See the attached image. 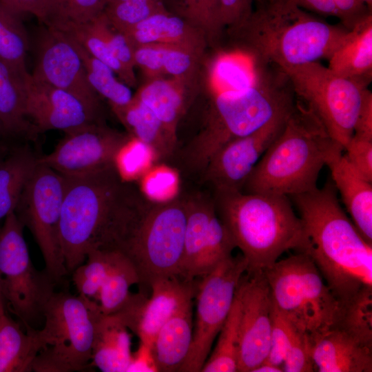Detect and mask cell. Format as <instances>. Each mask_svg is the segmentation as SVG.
Wrapping results in <instances>:
<instances>
[{
	"label": "cell",
	"mask_w": 372,
	"mask_h": 372,
	"mask_svg": "<svg viewBox=\"0 0 372 372\" xmlns=\"http://www.w3.org/2000/svg\"><path fill=\"white\" fill-rule=\"evenodd\" d=\"M60 220L65 265L72 273L94 249L117 250L145 208L147 196L116 165L66 177Z\"/></svg>",
	"instance_id": "cell-1"
},
{
	"label": "cell",
	"mask_w": 372,
	"mask_h": 372,
	"mask_svg": "<svg viewBox=\"0 0 372 372\" xmlns=\"http://www.w3.org/2000/svg\"><path fill=\"white\" fill-rule=\"evenodd\" d=\"M291 198L307 237L305 253L341 305L372 292V244L342 208L331 179Z\"/></svg>",
	"instance_id": "cell-2"
},
{
	"label": "cell",
	"mask_w": 372,
	"mask_h": 372,
	"mask_svg": "<svg viewBox=\"0 0 372 372\" xmlns=\"http://www.w3.org/2000/svg\"><path fill=\"white\" fill-rule=\"evenodd\" d=\"M212 198L219 218L247 262V271H265L288 251H307L304 226L289 197L232 190L214 191Z\"/></svg>",
	"instance_id": "cell-3"
},
{
	"label": "cell",
	"mask_w": 372,
	"mask_h": 372,
	"mask_svg": "<svg viewBox=\"0 0 372 372\" xmlns=\"http://www.w3.org/2000/svg\"><path fill=\"white\" fill-rule=\"evenodd\" d=\"M336 145L317 116L296 98L282 131L241 192L288 197L310 192L318 187L320 172Z\"/></svg>",
	"instance_id": "cell-4"
},
{
	"label": "cell",
	"mask_w": 372,
	"mask_h": 372,
	"mask_svg": "<svg viewBox=\"0 0 372 372\" xmlns=\"http://www.w3.org/2000/svg\"><path fill=\"white\" fill-rule=\"evenodd\" d=\"M259 1L235 32L242 46L282 70L328 59L349 31L285 0Z\"/></svg>",
	"instance_id": "cell-5"
},
{
	"label": "cell",
	"mask_w": 372,
	"mask_h": 372,
	"mask_svg": "<svg viewBox=\"0 0 372 372\" xmlns=\"http://www.w3.org/2000/svg\"><path fill=\"white\" fill-rule=\"evenodd\" d=\"M295 101L289 77L279 68L249 87L215 92L204 130L182 153L187 169L202 174L226 143L254 132L289 110Z\"/></svg>",
	"instance_id": "cell-6"
},
{
	"label": "cell",
	"mask_w": 372,
	"mask_h": 372,
	"mask_svg": "<svg viewBox=\"0 0 372 372\" xmlns=\"http://www.w3.org/2000/svg\"><path fill=\"white\" fill-rule=\"evenodd\" d=\"M264 273L274 304L313 345L336 327L342 305L307 253L279 259Z\"/></svg>",
	"instance_id": "cell-7"
},
{
	"label": "cell",
	"mask_w": 372,
	"mask_h": 372,
	"mask_svg": "<svg viewBox=\"0 0 372 372\" xmlns=\"http://www.w3.org/2000/svg\"><path fill=\"white\" fill-rule=\"evenodd\" d=\"M103 315L93 302L68 292H56L46 302L44 324L38 329L41 347L32 371L72 372L87 369L97 322Z\"/></svg>",
	"instance_id": "cell-8"
},
{
	"label": "cell",
	"mask_w": 372,
	"mask_h": 372,
	"mask_svg": "<svg viewBox=\"0 0 372 372\" xmlns=\"http://www.w3.org/2000/svg\"><path fill=\"white\" fill-rule=\"evenodd\" d=\"M187 220L186 197L153 200L120 251L133 263L141 290L180 276Z\"/></svg>",
	"instance_id": "cell-9"
},
{
	"label": "cell",
	"mask_w": 372,
	"mask_h": 372,
	"mask_svg": "<svg viewBox=\"0 0 372 372\" xmlns=\"http://www.w3.org/2000/svg\"><path fill=\"white\" fill-rule=\"evenodd\" d=\"M24 226L14 212L0 227V292L7 311L25 327L35 328L56 282L45 270H37L23 237Z\"/></svg>",
	"instance_id": "cell-10"
},
{
	"label": "cell",
	"mask_w": 372,
	"mask_h": 372,
	"mask_svg": "<svg viewBox=\"0 0 372 372\" xmlns=\"http://www.w3.org/2000/svg\"><path fill=\"white\" fill-rule=\"evenodd\" d=\"M282 70L296 98L312 111L329 136L344 149L353 134L367 87L335 74L318 61Z\"/></svg>",
	"instance_id": "cell-11"
},
{
	"label": "cell",
	"mask_w": 372,
	"mask_h": 372,
	"mask_svg": "<svg viewBox=\"0 0 372 372\" xmlns=\"http://www.w3.org/2000/svg\"><path fill=\"white\" fill-rule=\"evenodd\" d=\"M65 187L63 175L37 163L14 211L32 233L43 256L45 270L56 282L68 273L60 240Z\"/></svg>",
	"instance_id": "cell-12"
},
{
	"label": "cell",
	"mask_w": 372,
	"mask_h": 372,
	"mask_svg": "<svg viewBox=\"0 0 372 372\" xmlns=\"http://www.w3.org/2000/svg\"><path fill=\"white\" fill-rule=\"evenodd\" d=\"M247 267L241 254L231 255L198 282L192 342L179 371H201L229 315L236 289Z\"/></svg>",
	"instance_id": "cell-13"
},
{
	"label": "cell",
	"mask_w": 372,
	"mask_h": 372,
	"mask_svg": "<svg viewBox=\"0 0 372 372\" xmlns=\"http://www.w3.org/2000/svg\"><path fill=\"white\" fill-rule=\"evenodd\" d=\"M132 136L95 123L65 132L54 150L38 156L37 163L63 176L94 173L115 165L117 156Z\"/></svg>",
	"instance_id": "cell-14"
},
{
	"label": "cell",
	"mask_w": 372,
	"mask_h": 372,
	"mask_svg": "<svg viewBox=\"0 0 372 372\" xmlns=\"http://www.w3.org/2000/svg\"><path fill=\"white\" fill-rule=\"evenodd\" d=\"M186 199L187 220L179 277L193 280L231 256L236 246L217 214L212 198L195 195Z\"/></svg>",
	"instance_id": "cell-15"
},
{
	"label": "cell",
	"mask_w": 372,
	"mask_h": 372,
	"mask_svg": "<svg viewBox=\"0 0 372 372\" xmlns=\"http://www.w3.org/2000/svg\"><path fill=\"white\" fill-rule=\"evenodd\" d=\"M236 293L240 305L238 372H252L270 349L273 299L264 271H246Z\"/></svg>",
	"instance_id": "cell-16"
},
{
	"label": "cell",
	"mask_w": 372,
	"mask_h": 372,
	"mask_svg": "<svg viewBox=\"0 0 372 372\" xmlns=\"http://www.w3.org/2000/svg\"><path fill=\"white\" fill-rule=\"evenodd\" d=\"M198 282L178 276L158 278L149 285L150 296L131 293L116 313L141 344L149 349L161 327L195 297Z\"/></svg>",
	"instance_id": "cell-17"
},
{
	"label": "cell",
	"mask_w": 372,
	"mask_h": 372,
	"mask_svg": "<svg viewBox=\"0 0 372 372\" xmlns=\"http://www.w3.org/2000/svg\"><path fill=\"white\" fill-rule=\"evenodd\" d=\"M26 114L39 133L59 130L67 132L103 122L101 103L86 100L23 74Z\"/></svg>",
	"instance_id": "cell-18"
},
{
	"label": "cell",
	"mask_w": 372,
	"mask_h": 372,
	"mask_svg": "<svg viewBox=\"0 0 372 372\" xmlns=\"http://www.w3.org/2000/svg\"><path fill=\"white\" fill-rule=\"evenodd\" d=\"M291 108L254 132L226 143L209 162L202 180L214 191H241L263 154L282 131Z\"/></svg>",
	"instance_id": "cell-19"
},
{
	"label": "cell",
	"mask_w": 372,
	"mask_h": 372,
	"mask_svg": "<svg viewBox=\"0 0 372 372\" xmlns=\"http://www.w3.org/2000/svg\"><path fill=\"white\" fill-rule=\"evenodd\" d=\"M39 30L34 41V63L31 75L52 86L101 103L87 81L83 60L72 39L51 25Z\"/></svg>",
	"instance_id": "cell-20"
},
{
	"label": "cell",
	"mask_w": 372,
	"mask_h": 372,
	"mask_svg": "<svg viewBox=\"0 0 372 372\" xmlns=\"http://www.w3.org/2000/svg\"><path fill=\"white\" fill-rule=\"evenodd\" d=\"M325 165L351 220L364 238L372 244V182L354 168L340 145L330 152Z\"/></svg>",
	"instance_id": "cell-21"
},
{
	"label": "cell",
	"mask_w": 372,
	"mask_h": 372,
	"mask_svg": "<svg viewBox=\"0 0 372 372\" xmlns=\"http://www.w3.org/2000/svg\"><path fill=\"white\" fill-rule=\"evenodd\" d=\"M123 32L135 47L147 44L178 45L201 52L203 31L186 19L163 8Z\"/></svg>",
	"instance_id": "cell-22"
},
{
	"label": "cell",
	"mask_w": 372,
	"mask_h": 372,
	"mask_svg": "<svg viewBox=\"0 0 372 372\" xmlns=\"http://www.w3.org/2000/svg\"><path fill=\"white\" fill-rule=\"evenodd\" d=\"M312 358L320 372L372 371V348L338 327L313 344Z\"/></svg>",
	"instance_id": "cell-23"
},
{
	"label": "cell",
	"mask_w": 372,
	"mask_h": 372,
	"mask_svg": "<svg viewBox=\"0 0 372 372\" xmlns=\"http://www.w3.org/2000/svg\"><path fill=\"white\" fill-rule=\"evenodd\" d=\"M328 68L367 87L372 77V13L349 30L332 52Z\"/></svg>",
	"instance_id": "cell-24"
},
{
	"label": "cell",
	"mask_w": 372,
	"mask_h": 372,
	"mask_svg": "<svg viewBox=\"0 0 372 372\" xmlns=\"http://www.w3.org/2000/svg\"><path fill=\"white\" fill-rule=\"evenodd\" d=\"M189 302L159 329L149 348L156 371H179L193 339L192 304Z\"/></svg>",
	"instance_id": "cell-25"
},
{
	"label": "cell",
	"mask_w": 372,
	"mask_h": 372,
	"mask_svg": "<svg viewBox=\"0 0 372 372\" xmlns=\"http://www.w3.org/2000/svg\"><path fill=\"white\" fill-rule=\"evenodd\" d=\"M129 329L116 314L99 318L95 330L91 364L103 372L129 371L133 361Z\"/></svg>",
	"instance_id": "cell-26"
},
{
	"label": "cell",
	"mask_w": 372,
	"mask_h": 372,
	"mask_svg": "<svg viewBox=\"0 0 372 372\" xmlns=\"http://www.w3.org/2000/svg\"><path fill=\"white\" fill-rule=\"evenodd\" d=\"M0 309V372L32 371L34 360L41 344L38 329L23 327Z\"/></svg>",
	"instance_id": "cell-27"
},
{
	"label": "cell",
	"mask_w": 372,
	"mask_h": 372,
	"mask_svg": "<svg viewBox=\"0 0 372 372\" xmlns=\"http://www.w3.org/2000/svg\"><path fill=\"white\" fill-rule=\"evenodd\" d=\"M112 110L128 134L148 147L156 159L169 158L174 153L176 139L153 112L134 96L127 105Z\"/></svg>",
	"instance_id": "cell-28"
},
{
	"label": "cell",
	"mask_w": 372,
	"mask_h": 372,
	"mask_svg": "<svg viewBox=\"0 0 372 372\" xmlns=\"http://www.w3.org/2000/svg\"><path fill=\"white\" fill-rule=\"evenodd\" d=\"M25 72L0 59V121L6 136L34 139L39 132L26 114Z\"/></svg>",
	"instance_id": "cell-29"
},
{
	"label": "cell",
	"mask_w": 372,
	"mask_h": 372,
	"mask_svg": "<svg viewBox=\"0 0 372 372\" xmlns=\"http://www.w3.org/2000/svg\"><path fill=\"white\" fill-rule=\"evenodd\" d=\"M134 49L135 67L152 79L168 75L184 80L193 72L199 52L192 49L169 45L147 44Z\"/></svg>",
	"instance_id": "cell-30"
},
{
	"label": "cell",
	"mask_w": 372,
	"mask_h": 372,
	"mask_svg": "<svg viewBox=\"0 0 372 372\" xmlns=\"http://www.w3.org/2000/svg\"><path fill=\"white\" fill-rule=\"evenodd\" d=\"M134 96L149 108L176 139L178 123L187 105L183 81L154 78L142 86Z\"/></svg>",
	"instance_id": "cell-31"
},
{
	"label": "cell",
	"mask_w": 372,
	"mask_h": 372,
	"mask_svg": "<svg viewBox=\"0 0 372 372\" xmlns=\"http://www.w3.org/2000/svg\"><path fill=\"white\" fill-rule=\"evenodd\" d=\"M37 158L30 147L21 146L7 152L0 161V223L14 211Z\"/></svg>",
	"instance_id": "cell-32"
},
{
	"label": "cell",
	"mask_w": 372,
	"mask_h": 372,
	"mask_svg": "<svg viewBox=\"0 0 372 372\" xmlns=\"http://www.w3.org/2000/svg\"><path fill=\"white\" fill-rule=\"evenodd\" d=\"M72 40L83 60L87 81L94 92L106 99L112 109L127 105L134 96L130 87L118 79L111 68L90 54L74 39Z\"/></svg>",
	"instance_id": "cell-33"
},
{
	"label": "cell",
	"mask_w": 372,
	"mask_h": 372,
	"mask_svg": "<svg viewBox=\"0 0 372 372\" xmlns=\"http://www.w3.org/2000/svg\"><path fill=\"white\" fill-rule=\"evenodd\" d=\"M138 283L139 277L135 267L122 253L103 282L93 302L104 315L116 313L130 298V287Z\"/></svg>",
	"instance_id": "cell-34"
},
{
	"label": "cell",
	"mask_w": 372,
	"mask_h": 372,
	"mask_svg": "<svg viewBox=\"0 0 372 372\" xmlns=\"http://www.w3.org/2000/svg\"><path fill=\"white\" fill-rule=\"evenodd\" d=\"M240 319V305L236 293L229 315L218 333L215 348L204 364L202 372H238Z\"/></svg>",
	"instance_id": "cell-35"
},
{
	"label": "cell",
	"mask_w": 372,
	"mask_h": 372,
	"mask_svg": "<svg viewBox=\"0 0 372 372\" xmlns=\"http://www.w3.org/2000/svg\"><path fill=\"white\" fill-rule=\"evenodd\" d=\"M30 40L20 15L0 0V59L20 72H25Z\"/></svg>",
	"instance_id": "cell-36"
},
{
	"label": "cell",
	"mask_w": 372,
	"mask_h": 372,
	"mask_svg": "<svg viewBox=\"0 0 372 372\" xmlns=\"http://www.w3.org/2000/svg\"><path fill=\"white\" fill-rule=\"evenodd\" d=\"M47 25L53 26L68 34L90 54L111 68L119 79L128 86L132 87L136 85L135 75L130 73L115 58L90 22L84 23L65 22Z\"/></svg>",
	"instance_id": "cell-37"
},
{
	"label": "cell",
	"mask_w": 372,
	"mask_h": 372,
	"mask_svg": "<svg viewBox=\"0 0 372 372\" xmlns=\"http://www.w3.org/2000/svg\"><path fill=\"white\" fill-rule=\"evenodd\" d=\"M335 327L372 348V292L364 293L342 306L340 317Z\"/></svg>",
	"instance_id": "cell-38"
},
{
	"label": "cell",
	"mask_w": 372,
	"mask_h": 372,
	"mask_svg": "<svg viewBox=\"0 0 372 372\" xmlns=\"http://www.w3.org/2000/svg\"><path fill=\"white\" fill-rule=\"evenodd\" d=\"M163 8L160 0H108L104 13L115 28L125 31Z\"/></svg>",
	"instance_id": "cell-39"
},
{
	"label": "cell",
	"mask_w": 372,
	"mask_h": 372,
	"mask_svg": "<svg viewBox=\"0 0 372 372\" xmlns=\"http://www.w3.org/2000/svg\"><path fill=\"white\" fill-rule=\"evenodd\" d=\"M107 0H51L45 25L87 23L104 12Z\"/></svg>",
	"instance_id": "cell-40"
},
{
	"label": "cell",
	"mask_w": 372,
	"mask_h": 372,
	"mask_svg": "<svg viewBox=\"0 0 372 372\" xmlns=\"http://www.w3.org/2000/svg\"><path fill=\"white\" fill-rule=\"evenodd\" d=\"M90 22L105 41L115 58L130 73L135 75L134 71L135 48L127 35L110 23L104 12Z\"/></svg>",
	"instance_id": "cell-41"
},
{
	"label": "cell",
	"mask_w": 372,
	"mask_h": 372,
	"mask_svg": "<svg viewBox=\"0 0 372 372\" xmlns=\"http://www.w3.org/2000/svg\"><path fill=\"white\" fill-rule=\"evenodd\" d=\"M300 332L273 302L270 349L265 362L282 366L287 351Z\"/></svg>",
	"instance_id": "cell-42"
},
{
	"label": "cell",
	"mask_w": 372,
	"mask_h": 372,
	"mask_svg": "<svg viewBox=\"0 0 372 372\" xmlns=\"http://www.w3.org/2000/svg\"><path fill=\"white\" fill-rule=\"evenodd\" d=\"M183 18L204 33L217 36L222 30L218 0H180Z\"/></svg>",
	"instance_id": "cell-43"
},
{
	"label": "cell",
	"mask_w": 372,
	"mask_h": 372,
	"mask_svg": "<svg viewBox=\"0 0 372 372\" xmlns=\"http://www.w3.org/2000/svg\"><path fill=\"white\" fill-rule=\"evenodd\" d=\"M313 342L300 332L287 351L282 364L285 372H311L316 371L312 358Z\"/></svg>",
	"instance_id": "cell-44"
},
{
	"label": "cell",
	"mask_w": 372,
	"mask_h": 372,
	"mask_svg": "<svg viewBox=\"0 0 372 372\" xmlns=\"http://www.w3.org/2000/svg\"><path fill=\"white\" fill-rule=\"evenodd\" d=\"M344 154L354 168L372 182V141L352 136L344 148Z\"/></svg>",
	"instance_id": "cell-45"
},
{
	"label": "cell",
	"mask_w": 372,
	"mask_h": 372,
	"mask_svg": "<svg viewBox=\"0 0 372 372\" xmlns=\"http://www.w3.org/2000/svg\"><path fill=\"white\" fill-rule=\"evenodd\" d=\"M254 0H218L223 27L236 30L251 15Z\"/></svg>",
	"instance_id": "cell-46"
},
{
	"label": "cell",
	"mask_w": 372,
	"mask_h": 372,
	"mask_svg": "<svg viewBox=\"0 0 372 372\" xmlns=\"http://www.w3.org/2000/svg\"><path fill=\"white\" fill-rule=\"evenodd\" d=\"M337 10V18L348 30L371 13L366 3L361 0H333Z\"/></svg>",
	"instance_id": "cell-47"
},
{
	"label": "cell",
	"mask_w": 372,
	"mask_h": 372,
	"mask_svg": "<svg viewBox=\"0 0 372 372\" xmlns=\"http://www.w3.org/2000/svg\"><path fill=\"white\" fill-rule=\"evenodd\" d=\"M14 13L21 15L29 13L36 17L44 24L46 23L51 0H1Z\"/></svg>",
	"instance_id": "cell-48"
},
{
	"label": "cell",
	"mask_w": 372,
	"mask_h": 372,
	"mask_svg": "<svg viewBox=\"0 0 372 372\" xmlns=\"http://www.w3.org/2000/svg\"><path fill=\"white\" fill-rule=\"evenodd\" d=\"M353 136L372 141V93L368 88L364 92Z\"/></svg>",
	"instance_id": "cell-49"
},
{
	"label": "cell",
	"mask_w": 372,
	"mask_h": 372,
	"mask_svg": "<svg viewBox=\"0 0 372 372\" xmlns=\"http://www.w3.org/2000/svg\"><path fill=\"white\" fill-rule=\"evenodd\" d=\"M298 7L326 17H337V10L333 0H285Z\"/></svg>",
	"instance_id": "cell-50"
},
{
	"label": "cell",
	"mask_w": 372,
	"mask_h": 372,
	"mask_svg": "<svg viewBox=\"0 0 372 372\" xmlns=\"http://www.w3.org/2000/svg\"><path fill=\"white\" fill-rule=\"evenodd\" d=\"M282 366L274 365L267 362H263L256 366L252 372H282Z\"/></svg>",
	"instance_id": "cell-51"
},
{
	"label": "cell",
	"mask_w": 372,
	"mask_h": 372,
	"mask_svg": "<svg viewBox=\"0 0 372 372\" xmlns=\"http://www.w3.org/2000/svg\"><path fill=\"white\" fill-rule=\"evenodd\" d=\"M6 149L4 147L0 145V161L6 154Z\"/></svg>",
	"instance_id": "cell-52"
},
{
	"label": "cell",
	"mask_w": 372,
	"mask_h": 372,
	"mask_svg": "<svg viewBox=\"0 0 372 372\" xmlns=\"http://www.w3.org/2000/svg\"><path fill=\"white\" fill-rule=\"evenodd\" d=\"M364 3L366 4V6L369 7V9L371 10L372 8V0H361Z\"/></svg>",
	"instance_id": "cell-53"
},
{
	"label": "cell",
	"mask_w": 372,
	"mask_h": 372,
	"mask_svg": "<svg viewBox=\"0 0 372 372\" xmlns=\"http://www.w3.org/2000/svg\"><path fill=\"white\" fill-rule=\"evenodd\" d=\"M6 136L3 127L0 121V137Z\"/></svg>",
	"instance_id": "cell-54"
},
{
	"label": "cell",
	"mask_w": 372,
	"mask_h": 372,
	"mask_svg": "<svg viewBox=\"0 0 372 372\" xmlns=\"http://www.w3.org/2000/svg\"><path fill=\"white\" fill-rule=\"evenodd\" d=\"M3 305H5V304H4V302H3L1 292H0V309Z\"/></svg>",
	"instance_id": "cell-55"
},
{
	"label": "cell",
	"mask_w": 372,
	"mask_h": 372,
	"mask_svg": "<svg viewBox=\"0 0 372 372\" xmlns=\"http://www.w3.org/2000/svg\"><path fill=\"white\" fill-rule=\"evenodd\" d=\"M107 1H108V0H107Z\"/></svg>",
	"instance_id": "cell-56"
}]
</instances>
